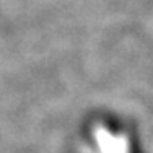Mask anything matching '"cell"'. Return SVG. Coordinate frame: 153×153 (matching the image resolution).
<instances>
[]
</instances>
